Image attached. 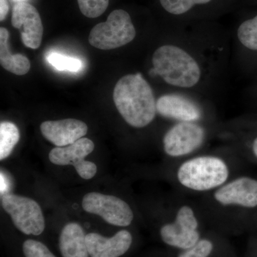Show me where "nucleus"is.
<instances>
[{"mask_svg": "<svg viewBox=\"0 0 257 257\" xmlns=\"http://www.w3.org/2000/svg\"><path fill=\"white\" fill-rule=\"evenodd\" d=\"M150 74L160 76L169 85L178 89L195 87L202 81L203 69L197 57L178 45H162L154 52Z\"/></svg>", "mask_w": 257, "mask_h": 257, "instance_id": "nucleus-2", "label": "nucleus"}, {"mask_svg": "<svg viewBox=\"0 0 257 257\" xmlns=\"http://www.w3.org/2000/svg\"><path fill=\"white\" fill-rule=\"evenodd\" d=\"M236 35L243 47L247 50L257 51V15L241 23Z\"/></svg>", "mask_w": 257, "mask_h": 257, "instance_id": "nucleus-18", "label": "nucleus"}, {"mask_svg": "<svg viewBox=\"0 0 257 257\" xmlns=\"http://www.w3.org/2000/svg\"><path fill=\"white\" fill-rule=\"evenodd\" d=\"M86 236L84 229L77 223L66 224L59 240L62 257H89Z\"/></svg>", "mask_w": 257, "mask_h": 257, "instance_id": "nucleus-15", "label": "nucleus"}, {"mask_svg": "<svg viewBox=\"0 0 257 257\" xmlns=\"http://www.w3.org/2000/svg\"><path fill=\"white\" fill-rule=\"evenodd\" d=\"M86 243L91 257H119L131 246L133 236L126 230H121L110 238L89 233L86 236Z\"/></svg>", "mask_w": 257, "mask_h": 257, "instance_id": "nucleus-13", "label": "nucleus"}, {"mask_svg": "<svg viewBox=\"0 0 257 257\" xmlns=\"http://www.w3.org/2000/svg\"><path fill=\"white\" fill-rule=\"evenodd\" d=\"M47 62L59 71L77 72L82 68V62L78 58L62 55L58 52H51L47 57Z\"/></svg>", "mask_w": 257, "mask_h": 257, "instance_id": "nucleus-19", "label": "nucleus"}, {"mask_svg": "<svg viewBox=\"0 0 257 257\" xmlns=\"http://www.w3.org/2000/svg\"><path fill=\"white\" fill-rule=\"evenodd\" d=\"M94 150V144L89 139L82 138L68 146L55 147L49 154V160L56 165L73 166L78 175L84 179L96 175L95 164L84 160Z\"/></svg>", "mask_w": 257, "mask_h": 257, "instance_id": "nucleus-7", "label": "nucleus"}, {"mask_svg": "<svg viewBox=\"0 0 257 257\" xmlns=\"http://www.w3.org/2000/svg\"><path fill=\"white\" fill-rule=\"evenodd\" d=\"M23 249L25 257H56L44 243L33 239L26 240Z\"/></svg>", "mask_w": 257, "mask_h": 257, "instance_id": "nucleus-22", "label": "nucleus"}, {"mask_svg": "<svg viewBox=\"0 0 257 257\" xmlns=\"http://www.w3.org/2000/svg\"><path fill=\"white\" fill-rule=\"evenodd\" d=\"M162 8L174 15H181L187 13L194 6L205 5L211 0H160Z\"/></svg>", "mask_w": 257, "mask_h": 257, "instance_id": "nucleus-20", "label": "nucleus"}, {"mask_svg": "<svg viewBox=\"0 0 257 257\" xmlns=\"http://www.w3.org/2000/svg\"><path fill=\"white\" fill-rule=\"evenodd\" d=\"M82 207L90 214L100 216L108 224L127 226L133 220L134 214L130 206L122 199L98 192L86 194Z\"/></svg>", "mask_w": 257, "mask_h": 257, "instance_id": "nucleus-6", "label": "nucleus"}, {"mask_svg": "<svg viewBox=\"0 0 257 257\" xmlns=\"http://www.w3.org/2000/svg\"><path fill=\"white\" fill-rule=\"evenodd\" d=\"M18 126L10 121L0 124V160L8 158L20 140Z\"/></svg>", "mask_w": 257, "mask_h": 257, "instance_id": "nucleus-17", "label": "nucleus"}, {"mask_svg": "<svg viewBox=\"0 0 257 257\" xmlns=\"http://www.w3.org/2000/svg\"><path fill=\"white\" fill-rule=\"evenodd\" d=\"M252 150L253 154H254L255 156H256L257 158V138L255 139L254 141H253Z\"/></svg>", "mask_w": 257, "mask_h": 257, "instance_id": "nucleus-25", "label": "nucleus"}, {"mask_svg": "<svg viewBox=\"0 0 257 257\" xmlns=\"http://www.w3.org/2000/svg\"><path fill=\"white\" fill-rule=\"evenodd\" d=\"M44 138L62 147L72 145L87 135L88 126L79 119H66L44 121L40 126Z\"/></svg>", "mask_w": 257, "mask_h": 257, "instance_id": "nucleus-11", "label": "nucleus"}, {"mask_svg": "<svg viewBox=\"0 0 257 257\" xmlns=\"http://www.w3.org/2000/svg\"><path fill=\"white\" fill-rule=\"evenodd\" d=\"M9 12V5L7 0H0V20L3 21Z\"/></svg>", "mask_w": 257, "mask_h": 257, "instance_id": "nucleus-24", "label": "nucleus"}, {"mask_svg": "<svg viewBox=\"0 0 257 257\" xmlns=\"http://www.w3.org/2000/svg\"><path fill=\"white\" fill-rule=\"evenodd\" d=\"M214 197L221 204H237L241 207H257V180L241 177L218 189Z\"/></svg>", "mask_w": 257, "mask_h": 257, "instance_id": "nucleus-12", "label": "nucleus"}, {"mask_svg": "<svg viewBox=\"0 0 257 257\" xmlns=\"http://www.w3.org/2000/svg\"><path fill=\"white\" fill-rule=\"evenodd\" d=\"M77 2L79 10L84 16L96 18L106 11L109 0H77Z\"/></svg>", "mask_w": 257, "mask_h": 257, "instance_id": "nucleus-21", "label": "nucleus"}, {"mask_svg": "<svg viewBox=\"0 0 257 257\" xmlns=\"http://www.w3.org/2000/svg\"><path fill=\"white\" fill-rule=\"evenodd\" d=\"M10 33L6 28H0V63L3 68L17 75H25L31 67L30 60L21 54L12 55L9 48Z\"/></svg>", "mask_w": 257, "mask_h": 257, "instance_id": "nucleus-16", "label": "nucleus"}, {"mask_svg": "<svg viewBox=\"0 0 257 257\" xmlns=\"http://www.w3.org/2000/svg\"><path fill=\"white\" fill-rule=\"evenodd\" d=\"M135 37L136 30L130 15L125 10H116L111 12L106 22L92 28L89 42L99 50H109L127 45Z\"/></svg>", "mask_w": 257, "mask_h": 257, "instance_id": "nucleus-4", "label": "nucleus"}, {"mask_svg": "<svg viewBox=\"0 0 257 257\" xmlns=\"http://www.w3.org/2000/svg\"><path fill=\"white\" fill-rule=\"evenodd\" d=\"M197 227L198 222L194 211L190 207L184 206L177 213L175 223L162 226L161 236L167 244L189 249L199 241Z\"/></svg>", "mask_w": 257, "mask_h": 257, "instance_id": "nucleus-8", "label": "nucleus"}, {"mask_svg": "<svg viewBox=\"0 0 257 257\" xmlns=\"http://www.w3.org/2000/svg\"><path fill=\"white\" fill-rule=\"evenodd\" d=\"M14 1L16 2V3H28L29 0H14Z\"/></svg>", "mask_w": 257, "mask_h": 257, "instance_id": "nucleus-26", "label": "nucleus"}, {"mask_svg": "<svg viewBox=\"0 0 257 257\" xmlns=\"http://www.w3.org/2000/svg\"><path fill=\"white\" fill-rule=\"evenodd\" d=\"M213 249V244L210 241L204 239L198 241L195 246L189 248L188 251L181 253L179 257H207Z\"/></svg>", "mask_w": 257, "mask_h": 257, "instance_id": "nucleus-23", "label": "nucleus"}, {"mask_svg": "<svg viewBox=\"0 0 257 257\" xmlns=\"http://www.w3.org/2000/svg\"><path fill=\"white\" fill-rule=\"evenodd\" d=\"M3 209L11 216L13 224L27 235L38 236L45 228L40 206L30 198L5 193L2 197Z\"/></svg>", "mask_w": 257, "mask_h": 257, "instance_id": "nucleus-5", "label": "nucleus"}, {"mask_svg": "<svg viewBox=\"0 0 257 257\" xmlns=\"http://www.w3.org/2000/svg\"><path fill=\"white\" fill-rule=\"evenodd\" d=\"M157 111L161 116L180 121H194L200 119L199 106L187 98L178 94H167L157 100Z\"/></svg>", "mask_w": 257, "mask_h": 257, "instance_id": "nucleus-14", "label": "nucleus"}, {"mask_svg": "<svg viewBox=\"0 0 257 257\" xmlns=\"http://www.w3.org/2000/svg\"><path fill=\"white\" fill-rule=\"evenodd\" d=\"M12 25L21 33L24 45L36 50L43 36V25L38 11L28 3H18L13 7Z\"/></svg>", "mask_w": 257, "mask_h": 257, "instance_id": "nucleus-10", "label": "nucleus"}, {"mask_svg": "<svg viewBox=\"0 0 257 257\" xmlns=\"http://www.w3.org/2000/svg\"><path fill=\"white\" fill-rule=\"evenodd\" d=\"M113 99L119 114L133 127H145L156 116L153 90L140 73L121 77L115 85Z\"/></svg>", "mask_w": 257, "mask_h": 257, "instance_id": "nucleus-1", "label": "nucleus"}, {"mask_svg": "<svg viewBox=\"0 0 257 257\" xmlns=\"http://www.w3.org/2000/svg\"><path fill=\"white\" fill-rule=\"evenodd\" d=\"M204 137L205 132L199 124L192 121H181L166 133L164 149L170 156H184L200 147Z\"/></svg>", "mask_w": 257, "mask_h": 257, "instance_id": "nucleus-9", "label": "nucleus"}, {"mask_svg": "<svg viewBox=\"0 0 257 257\" xmlns=\"http://www.w3.org/2000/svg\"><path fill=\"white\" fill-rule=\"evenodd\" d=\"M229 172L220 159L201 157L185 162L178 171L180 183L197 191L209 190L219 187L227 179Z\"/></svg>", "mask_w": 257, "mask_h": 257, "instance_id": "nucleus-3", "label": "nucleus"}]
</instances>
